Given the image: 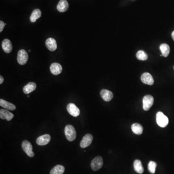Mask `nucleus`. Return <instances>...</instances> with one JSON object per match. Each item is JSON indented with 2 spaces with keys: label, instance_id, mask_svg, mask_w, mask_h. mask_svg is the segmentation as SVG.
I'll list each match as a JSON object with an SVG mask.
<instances>
[{
  "label": "nucleus",
  "instance_id": "obj_4",
  "mask_svg": "<svg viewBox=\"0 0 174 174\" xmlns=\"http://www.w3.org/2000/svg\"><path fill=\"white\" fill-rule=\"evenodd\" d=\"M29 56L26 51L24 50H21L19 51L17 55V61L20 65H24L28 60Z\"/></svg>",
  "mask_w": 174,
  "mask_h": 174
},
{
  "label": "nucleus",
  "instance_id": "obj_18",
  "mask_svg": "<svg viewBox=\"0 0 174 174\" xmlns=\"http://www.w3.org/2000/svg\"><path fill=\"white\" fill-rule=\"evenodd\" d=\"M0 106L3 108H6L7 110L10 111H13L16 108L14 104L3 99L0 100Z\"/></svg>",
  "mask_w": 174,
  "mask_h": 174
},
{
  "label": "nucleus",
  "instance_id": "obj_1",
  "mask_svg": "<svg viewBox=\"0 0 174 174\" xmlns=\"http://www.w3.org/2000/svg\"><path fill=\"white\" fill-rule=\"evenodd\" d=\"M64 133L67 140L73 141L76 138V130L71 125H67L64 129Z\"/></svg>",
  "mask_w": 174,
  "mask_h": 174
},
{
  "label": "nucleus",
  "instance_id": "obj_29",
  "mask_svg": "<svg viewBox=\"0 0 174 174\" xmlns=\"http://www.w3.org/2000/svg\"><path fill=\"white\" fill-rule=\"evenodd\" d=\"M31 50H29V52H31Z\"/></svg>",
  "mask_w": 174,
  "mask_h": 174
},
{
  "label": "nucleus",
  "instance_id": "obj_17",
  "mask_svg": "<svg viewBox=\"0 0 174 174\" xmlns=\"http://www.w3.org/2000/svg\"><path fill=\"white\" fill-rule=\"evenodd\" d=\"M36 88H37V84H35V83L32 82H29L23 88V93L25 94H28L32 92H33Z\"/></svg>",
  "mask_w": 174,
  "mask_h": 174
},
{
  "label": "nucleus",
  "instance_id": "obj_22",
  "mask_svg": "<svg viewBox=\"0 0 174 174\" xmlns=\"http://www.w3.org/2000/svg\"><path fill=\"white\" fill-rule=\"evenodd\" d=\"M160 50L162 52V55L164 57H167L170 53V47L167 44H163L160 46Z\"/></svg>",
  "mask_w": 174,
  "mask_h": 174
},
{
  "label": "nucleus",
  "instance_id": "obj_16",
  "mask_svg": "<svg viewBox=\"0 0 174 174\" xmlns=\"http://www.w3.org/2000/svg\"><path fill=\"white\" fill-rule=\"evenodd\" d=\"M57 8L60 12H65L69 8V3L67 0H60L57 6Z\"/></svg>",
  "mask_w": 174,
  "mask_h": 174
},
{
  "label": "nucleus",
  "instance_id": "obj_25",
  "mask_svg": "<svg viewBox=\"0 0 174 174\" xmlns=\"http://www.w3.org/2000/svg\"><path fill=\"white\" fill-rule=\"evenodd\" d=\"M157 167V163L153 161H150L148 164V170L149 172L153 174L155 173L156 168Z\"/></svg>",
  "mask_w": 174,
  "mask_h": 174
},
{
  "label": "nucleus",
  "instance_id": "obj_13",
  "mask_svg": "<svg viewBox=\"0 0 174 174\" xmlns=\"http://www.w3.org/2000/svg\"><path fill=\"white\" fill-rule=\"evenodd\" d=\"M50 70L53 75H58L62 73L63 68L61 64L58 63H54L50 66Z\"/></svg>",
  "mask_w": 174,
  "mask_h": 174
},
{
  "label": "nucleus",
  "instance_id": "obj_26",
  "mask_svg": "<svg viewBox=\"0 0 174 174\" xmlns=\"http://www.w3.org/2000/svg\"><path fill=\"white\" fill-rule=\"evenodd\" d=\"M5 26V23L2 21H0V32L3 31Z\"/></svg>",
  "mask_w": 174,
  "mask_h": 174
},
{
  "label": "nucleus",
  "instance_id": "obj_6",
  "mask_svg": "<svg viewBox=\"0 0 174 174\" xmlns=\"http://www.w3.org/2000/svg\"><path fill=\"white\" fill-rule=\"evenodd\" d=\"M22 148L23 150L30 157H33L34 156V152L33 151V146L29 141L24 140L22 143Z\"/></svg>",
  "mask_w": 174,
  "mask_h": 174
},
{
  "label": "nucleus",
  "instance_id": "obj_28",
  "mask_svg": "<svg viewBox=\"0 0 174 174\" xmlns=\"http://www.w3.org/2000/svg\"><path fill=\"white\" fill-rule=\"evenodd\" d=\"M172 37L173 38V40L174 41V31H173L172 33Z\"/></svg>",
  "mask_w": 174,
  "mask_h": 174
},
{
  "label": "nucleus",
  "instance_id": "obj_24",
  "mask_svg": "<svg viewBox=\"0 0 174 174\" xmlns=\"http://www.w3.org/2000/svg\"><path fill=\"white\" fill-rule=\"evenodd\" d=\"M136 57L138 60L140 61H146L148 59V56L144 51L139 50L137 52Z\"/></svg>",
  "mask_w": 174,
  "mask_h": 174
},
{
  "label": "nucleus",
  "instance_id": "obj_10",
  "mask_svg": "<svg viewBox=\"0 0 174 174\" xmlns=\"http://www.w3.org/2000/svg\"><path fill=\"white\" fill-rule=\"evenodd\" d=\"M141 80L144 84L149 85H152L154 84L153 77L150 73H144L141 76Z\"/></svg>",
  "mask_w": 174,
  "mask_h": 174
},
{
  "label": "nucleus",
  "instance_id": "obj_14",
  "mask_svg": "<svg viewBox=\"0 0 174 174\" xmlns=\"http://www.w3.org/2000/svg\"><path fill=\"white\" fill-rule=\"evenodd\" d=\"M101 96L102 99L105 101L109 102L112 99L113 97V94L110 90L107 89H103L101 91Z\"/></svg>",
  "mask_w": 174,
  "mask_h": 174
},
{
  "label": "nucleus",
  "instance_id": "obj_30",
  "mask_svg": "<svg viewBox=\"0 0 174 174\" xmlns=\"http://www.w3.org/2000/svg\"></svg>",
  "mask_w": 174,
  "mask_h": 174
},
{
  "label": "nucleus",
  "instance_id": "obj_23",
  "mask_svg": "<svg viewBox=\"0 0 174 174\" xmlns=\"http://www.w3.org/2000/svg\"><path fill=\"white\" fill-rule=\"evenodd\" d=\"M65 168L63 165H57L51 170L50 174H63L64 173Z\"/></svg>",
  "mask_w": 174,
  "mask_h": 174
},
{
  "label": "nucleus",
  "instance_id": "obj_21",
  "mask_svg": "<svg viewBox=\"0 0 174 174\" xmlns=\"http://www.w3.org/2000/svg\"><path fill=\"white\" fill-rule=\"evenodd\" d=\"M131 128L133 132L137 135H141L143 131V128L142 126L137 123L133 124L132 125Z\"/></svg>",
  "mask_w": 174,
  "mask_h": 174
},
{
  "label": "nucleus",
  "instance_id": "obj_2",
  "mask_svg": "<svg viewBox=\"0 0 174 174\" xmlns=\"http://www.w3.org/2000/svg\"><path fill=\"white\" fill-rule=\"evenodd\" d=\"M156 122L160 127L164 128L168 124L169 120L163 113L158 112L156 114Z\"/></svg>",
  "mask_w": 174,
  "mask_h": 174
},
{
  "label": "nucleus",
  "instance_id": "obj_12",
  "mask_svg": "<svg viewBox=\"0 0 174 174\" xmlns=\"http://www.w3.org/2000/svg\"><path fill=\"white\" fill-rule=\"evenodd\" d=\"M14 117L13 114L8 111L7 109H1L0 110V118L2 120H6L10 121Z\"/></svg>",
  "mask_w": 174,
  "mask_h": 174
},
{
  "label": "nucleus",
  "instance_id": "obj_19",
  "mask_svg": "<svg viewBox=\"0 0 174 174\" xmlns=\"http://www.w3.org/2000/svg\"><path fill=\"white\" fill-rule=\"evenodd\" d=\"M133 167L134 170L138 174H142L143 173L144 169L142 166V163L139 160H136L133 163Z\"/></svg>",
  "mask_w": 174,
  "mask_h": 174
},
{
  "label": "nucleus",
  "instance_id": "obj_15",
  "mask_svg": "<svg viewBox=\"0 0 174 174\" xmlns=\"http://www.w3.org/2000/svg\"><path fill=\"white\" fill-rule=\"evenodd\" d=\"M2 46V50L6 53H10L12 50V44L11 41L8 39H5L3 40Z\"/></svg>",
  "mask_w": 174,
  "mask_h": 174
},
{
  "label": "nucleus",
  "instance_id": "obj_5",
  "mask_svg": "<svg viewBox=\"0 0 174 174\" xmlns=\"http://www.w3.org/2000/svg\"><path fill=\"white\" fill-rule=\"evenodd\" d=\"M91 168L94 171H97L102 167L103 160L100 156H97L93 159L91 162Z\"/></svg>",
  "mask_w": 174,
  "mask_h": 174
},
{
  "label": "nucleus",
  "instance_id": "obj_7",
  "mask_svg": "<svg viewBox=\"0 0 174 174\" xmlns=\"http://www.w3.org/2000/svg\"><path fill=\"white\" fill-rule=\"evenodd\" d=\"M67 110L71 116L74 117H78L80 114V109L73 103H70L67 105Z\"/></svg>",
  "mask_w": 174,
  "mask_h": 174
},
{
  "label": "nucleus",
  "instance_id": "obj_27",
  "mask_svg": "<svg viewBox=\"0 0 174 174\" xmlns=\"http://www.w3.org/2000/svg\"><path fill=\"white\" fill-rule=\"evenodd\" d=\"M3 81H4L3 77L2 76H0V84H2V83L3 82Z\"/></svg>",
  "mask_w": 174,
  "mask_h": 174
},
{
  "label": "nucleus",
  "instance_id": "obj_8",
  "mask_svg": "<svg viewBox=\"0 0 174 174\" xmlns=\"http://www.w3.org/2000/svg\"><path fill=\"white\" fill-rule=\"evenodd\" d=\"M93 140V137L92 134H86L81 141L80 146L81 148H87L92 144Z\"/></svg>",
  "mask_w": 174,
  "mask_h": 174
},
{
  "label": "nucleus",
  "instance_id": "obj_3",
  "mask_svg": "<svg viewBox=\"0 0 174 174\" xmlns=\"http://www.w3.org/2000/svg\"><path fill=\"white\" fill-rule=\"evenodd\" d=\"M154 103V98L150 95H147L143 99V108L145 111H148Z\"/></svg>",
  "mask_w": 174,
  "mask_h": 174
},
{
  "label": "nucleus",
  "instance_id": "obj_11",
  "mask_svg": "<svg viewBox=\"0 0 174 174\" xmlns=\"http://www.w3.org/2000/svg\"><path fill=\"white\" fill-rule=\"evenodd\" d=\"M46 46L48 50L51 51H54L57 49L56 41L52 38H49L46 41Z\"/></svg>",
  "mask_w": 174,
  "mask_h": 174
},
{
  "label": "nucleus",
  "instance_id": "obj_9",
  "mask_svg": "<svg viewBox=\"0 0 174 174\" xmlns=\"http://www.w3.org/2000/svg\"><path fill=\"white\" fill-rule=\"evenodd\" d=\"M51 140V137L49 134H44L43 136H40L37 138V144L39 146H45L50 143Z\"/></svg>",
  "mask_w": 174,
  "mask_h": 174
},
{
  "label": "nucleus",
  "instance_id": "obj_20",
  "mask_svg": "<svg viewBox=\"0 0 174 174\" xmlns=\"http://www.w3.org/2000/svg\"><path fill=\"white\" fill-rule=\"evenodd\" d=\"M41 10L39 9H34L30 16V21L32 22H35L37 21V20L39 19L41 17Z\"/></svg>",
  "mask_w": 174,
  "mask_h": 174
}]
</instances>
